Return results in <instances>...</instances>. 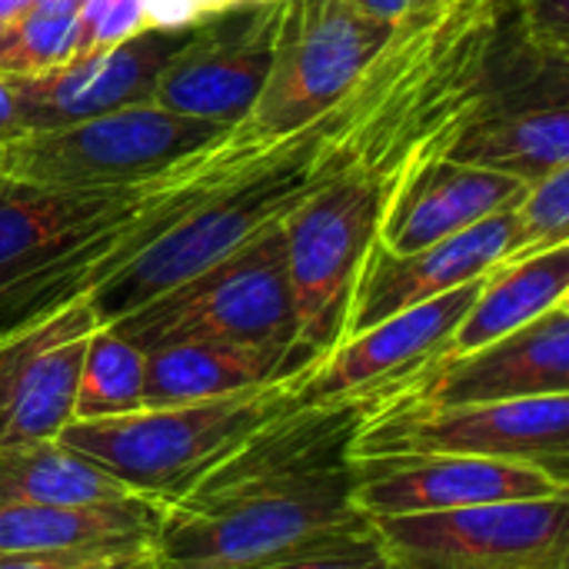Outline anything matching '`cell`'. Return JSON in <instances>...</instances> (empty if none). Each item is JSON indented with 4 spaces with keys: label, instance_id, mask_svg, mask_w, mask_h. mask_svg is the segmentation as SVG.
Masks as SVG:
<instances>
[{
    "label": "cell",
    "instance_id": "6da1fadb",
    "mask_svg": "<svg viewBox=\"0 0 569 569\" xmlns=\"http://www.w3.org/2000/svg\"><path fill=\"white\" fill-rule=\"evenodd\" d=\"M293 133L247 117L150 180L107 190H47L0 180V337L37 323L93 287L103 257L147 217L180 220L273 157Z\"/></svg>",
    "mask_w": 569,
    "mask_h": 569
},
{
    "label": "cell",
    "instance_id": "7a4b0ae2",
    "mask_svg": "<svg viewBox=\"0 0 569 569\" xmlns=\"http://www.w3.org/2000/svg\"><path fill=\"white\" fill-rule=\"evenodd\" d=\"M370 100V73L347 90L320 120L297 130L273 157L217 190L170 223L150 247L103 280L87 300L100 323H113L153 297L213 267L267 227L283 223L333 177L360 163V117Z\"/></svg>",
    "mask_w": 569,
    "mask_h": 569
},
{
    "label": "cell",
    "instance_id": "3957f363",
    "mask_svg": "<svg viewBox=\"0 0 569 569\" xmlns=\"http://www.w3.org/2000/svg\"><path fill=\"white\" fill-rule=\"evenodd\" d=\"M370 527L353 500V467L283 487L180 497L163 507L153 569H257Z\"/></svg>",
    "mask_w": 569,
    "mask_h": 569
},
{
    "label": "cell",
    "instance_id": "277c9868",
    "mask_svg": "<svg viewBox=\"0 0 569 569\" xmlns=\"http://www.w3.org/2000/svg\"><path fill=\"white\" fill-rule=\"evenodd\" d=\"M297 377L197 403L70 420L57 440L90 457L137 497L170 507L257 427L293 407Z\"/></svg>",
    "mask_w": 569,
    "mask_h": 569
},
{
    "label": "cell",
    "instance_id": "5b68a950",
    "mask_svg": "<svg viewBox=\"0 0 569 569\" xmlns=\"http://www.w3.org/2000/svg\"><path fill=\"white\" fill-rule=\"evenodd\" d=\"M107 327L140 353L197 340L300 347L283 223L267 227L213 267Z\"/></svg>",
    "mask_w": 569,
    "mask_h": 569
},
{
    "label": "cell",
    "instance_id": "8992f818",
    "mask_svg": "<svg viewBox=\"0 0 569 569\" xmlns=\"http://www.w3.org/2000/svg\"><path fill=\"white\" fill-rule=\"evenodd\" d=\"M397 187L387 167L353 163L283 220L297 343L313 360L343 340L357 273Z\"/></svg>",
    "mask_w": 569,
    "mask_h": 569
},
{
    "label": "cell",
    "instance_id": "52a82bcc",
    "mask_svg": "<svg viewBox=\"0 0 569 569\" xmlns=\"http://www.w3.org/2000/svg\"><path fill=\"white\" fill-rule=\"evenodd\" d=\"M227 127L157 103L120 107L80 123L0 143V180L47 190L130 187L217 140Z\"/></svg>",
    "mask_w": 569,
    "mask_h": 569
},
{
    "label": "cell",
    "instance_id": "ba28073f",
    "mask_svg": "<svg viewBox=\"0 0 569 569\" xmlns=\"http://www.w3.org/2000/svg\"><path fill=\"white\" fill-rule=\"evenodd\" d=\"M367 457H490L569 483V393L460 407H420L393 393L353 440V460Z\"/></svg>",
    "mask_w": 569,
    "mask_h": 569
},
{
    "label": "cell",
    "instance_id": "9c48e42d",
    "mask_svg": "<svg viewBox=\"0 0 569 569\" xmlns=\"http://www.w3.org/2000/svg\"><path fill=\"white\" fill-rule=\"evenodd\" d=\"M393 27L347 0H283L270 77L247 120L280 137L320 120L377 60Z\"/></svg>",
    "mask_w": 569,
    "mask_h": 569
},
{
    "label": "cell",
    "instance_id": "30bf717a",
    "mask_svg": "<svg viewBox=\"0 0 569 569\" xmlns=\"http://www.w3.org/2000/svg\"><path fill=\"white\" fill-rule=\"evenodd\" d=\"M390 569H569V500L483 503L373 520Z\"/></svg>",
    "mask_w": 569,
    "mask_h": 569
},
{
    "label": "cell",
    "instance_id": "8fae6325",
    "mask_svg": "<svg viewBox=\"0 0 569 569\" xmlns=\"http://www.w3.org/2000/svg\"><path fill=\"white\" fill-rule=\"evenodd\" d=\"M280 13L283 0H263L197 20L160 70L150 103L223 127L240 123L270 77Z\"/></svg>",
    "mask_w": 569,
    "mask_h": 569
},
{
    "label": "cell",
    "instance_id": "7c38bea8",
    "mask_svg": "<svg viewBox=\"0 0 569 569\" xmlns=\"http://www.w3.org/2000/svg\"><path fill=\"white\" fill-rule=\"evenodd\" d=\"M483 277L427 303L400 310L353 337H343L317 367L297 377L293 407L333 403L377 390H400L433 360L467 317Z\"/></svg>",
    "mask_w": 569,
    "mask_h": 569
},
{
    "label": "cell",
    "instance_id": "4fadbf2b",
    "mask_svg": "<svg viewBox=\"0 0 569 569\" xmlns=\"http://www.w3.org/2000/svg\"><path fill=\"white\" fill-rule=\"evenodd\" d=\"M103 327L87 297L0 337V450L57 440L73 420L80 363Z\"/></svg>",
    "mask_w": 569,
    "mask_h": 569
},
{
    "label": "cell",
    "instance_id": "5bb4252c",
    "mask_svg": "<svg viewBox=\"0 0 569 569\" xmlns=\"http://www.w3.org/2000/svg\"><path fill=\"white\" fill-rule=\"evenodd\" d=\"M569 483L513 460L490 457H367L353 460V500L370 517L440 513L483 503L550 500Z\"/></svg>",
    "mask_w": 569,
    "mask_h": 569
},
{
    "label": "cell",
    "instance_id": "9a60e30c",
    "mask_svg": "<svg viewBox=\"0 0 569 569\" xmlns=\"http://www.w3.org/2000/svg\"><path fill=\"white\" fill-rule=\"evenodd\" d=\"M557 393H569V300L473 353L433 360L400 390V400L460 407Z\"/></svg>",
    "mask_w": 569,
    "mask_h": 569
},
{
    "label": "cell",
    "instance_id": "2e32d148",
    "mask_svg": "<svg viewBox=\"0 0 569 569\" xmlns=\"http://www.w3.org/2000/svg\"><path fill=\"white\" fill-rule=\"evenodd\" d=\"M193 27L143 30L110 50L77 57L47 73H33V77L7 73L23 130L27 133L53 130L120 107L150 103L160 70L187 43Z\"/></svg>",
    "mask_w": 569,
    "mask_h": 569
},
{
    "label": "cell",
    "instance_id": "e0dca14e",
    "mask_svg": "<svg viewBox=\"0 0 569 569\" xmlns=\"http://www.w3.org/2000/svg\"><path fill=\"white\" fill-rule=\"evenodd\" d=\"M513 243V210L493 213L447 240L413 253H390L380 240L363 257L353 283L343 337H353L400 310L450 293L500 267Z\"/></svg>",
    "mask_w": 569,
    "mask_h": 569
},
{
    "label": "cell",
    "instance_id": "ac0fdd59",
    "mask_svg": "<svg viewBox=\"0 0 569 569\" xmlns=\"http://www.w3.org/2000/svg\"><path fill=\"white\" fill-rule=\"evenodd\" d=\"M527 190L530 183L510 173L457 163L450 157H430L417 163L393 190L377 240L390 253H413L493 213L513 210Z\"/></svg>",
    "mask_w": 569,
    "mask_h": 569
},
{
    "label": "cell",
    "instance_id": "d6986e66",
    "mask_svg": "<svg viewBox=\"0 0 569 569\" xmlns=\"http://www.w3.org/2000/svg\"><path fill=\"white\" fill-rule=\"evenodd\" d=\"M303 347H260V343H173L147 353L143 407H177L227 397L237 390L287 380L317 367Z\"/></svg>",
    "mask_w": 569,
    "mask_h": 569
},
{
    "label": "cell",
    "instance_id": "ffe728a7",
    "mask_svg": "<svg viewBox=\"0 0 569 569\" xmlns=\"http://www.w3.org/2000/svg\"><path fill=\"white\" fill-rule=\"evenodd\" d=\"M443 157L537 183L547 173L569 167V100L520 103L483 113L457 133Z\"/></svg>",
    "mask_w": 569,
    "mask_h": 569
},
{
    "label": "cell",
    "instance_id": "44dd1931",
    "mask_svg": "<svg viewBox=\"0 0 569 569\" xmlns=\"http://www.w3.org/2000/svg\"><path fill=\"white\" fill-rule=\"evenodd\" d=\"M569 300V243L500 263L483 277L467 317L447 340L440 360L473 353Z\"/></svg>",
    "mask_w": 569,
    "mask_h": 569
},
{
    "label": "cell",
    "instance_id": "7402d4cb",
    "mask_svg": "<svg viewBox=\"0 0 569 569\" xmlns=\"http://www.w3.org/2000/svg\"><path fill=\"white\" fill-rule=\"evenodd\" d=\"M160 520L163 507L147 497L83 507L0 503V553L63 550L117 540H157Z\"/></svg>",
    "mask_w": 569,
    "mask_h": 569
},
{
    "label": "cell",
    "instance_id": "603a6c76",
    "mask_svg": "<svg viewBox=\"0 0 569 569\" xmlns=\"http://www.w3.org/2000/svg\"><path fill=\"white\" fill-rule=\"evenodd\" d=\"M127 497L137 493L60 440H37L0 450V503L83 507Z\"/></svg>",
    "mask_w": 569,
    "mask_h": 569
},
{
    "label": "cell",
    "instance_id": "cb8c5ba5",
    "mask_svg": "<svg viewBox=\"0 0 569 569\" xmlns=\"http://www.w3.org/2000/svg\"><path fill=\"white\" fill-rule=\"evenodd\" d=\"M143 373H147V353H140L113 327L107 323L97 327L90 333V343L80 363L73 420H103V417L140 410Z\"/></svg>",
    "mask_w": 569,
    "mask_h": 569
},
{
    "label": "cell",
    "instance_id": "d4e9b609",
    "mask_svg": "<svg viewBox=\"0 0 569 569\" xmlns=\"http://www.w3.org/2000/svg\"><path fill=\"white\" fill-rule=\"evenodd\" d=\"M77 37H80L77 13L27 7L0 33V73L33 77V73L57 70L77 57Z\"/></svg>",
    "mask_w": 569,
    "mask_h": 569
},
{
    "label": "cell",
    "instance_id": "484cf974",
    "mask_svg": "<svg viewBox=\"0 0 569 569\" xmlns=\"http://www.w3.org/2000/svg\"><path fill=\"white\" fill-rule=\"evenodd\" d=\"M569 243V167L530 183L527 197L513 207V243L503 263Z\"/></svg>",
    "mask_w": 569,
    "mask_h": 569
},
{
    "label": "cell",
    "instance_id": "4316f807",
    "mask_svg": "<svg viewBox=\"0 0 569 569\" xmlns=\"http://www.w3.org/2000/svg\"><path fill=\"white\" fill-rule=\"evenodd\" d=\"M0 569H153V540L0 553Z\"/></svg>",
    "mask_w": 569,
    "mask_h": 569
},
{
    "label": "cell",
    "instance_id": "83f0119b",
    "mask_svg": "<svg viewBox=\"0 0 569 569\" xmlns=\"http://www.w3.org/2000/svg\"><path fill=\"white\" fill-rule=\"evenodd\" d=\"M257 569H390L383 553H380V543H377V533L373 527L370 530H360V533H350V537H340L333 543H323V547H310V550H300V553H290L283 560H273L267 567Z\"/></svg>",
    "mask_w": 569,
    "mask_h": 569
},
{
    "label": "cell",
    "instance_id": "f1b7e54d",
    "mask_svg": "<svg viewBox=\"0 0 569 569\" xmlns=\"http://www.w3.org/2000/svg\"><path fill=\"white\" fill-rule=\"evenodd\" d=\"M143 10L150 30H180L197 23L193 0H143Z\"/></svg>",
    "mask_w": 569,
    "mask_h": 569
},
{
    "label": "cell",
    "instance_id": "f546056e",
    "mask_svg": "<svg viewBox=\"0 0 569 569\" xmlns=\"http://www.w3.org/2000/svg\"><path fill=\"white\" fill-rule=\"evenodd\" d=\"M350 7H357L360 13L383 20V23H400L407 13L420 10V7H433L440 0H347Z\"/></svg>",
    "mask_w": 569,
    "mask_h": 569
},
{
    "label": "cell",
    "instance_id": "4dcf8cb0",
    "mask_svg": "<svg viewBox=\"0 0 569 569\" xmlns=\"http://www.w3.org/2000/svg\"><path fill=\"white\" fill-rule=\"evenodd\" d=\"M23 120H20V110H17V97H13V87H10V77L0 73V143L13 140V137H23Z\"/></svg>",
    "mask_w": 569,
    "mask_h": 569
},
{
    "label": "cell",
    "instance_id": "1f68e13d",
    "mask_svg": "<svg viewBox=\"0 0 569 569\" xmlns=\"http://www.w3.org/2000/svg\"><path fill=\"white\" fill-rule=\"evenodd\" d=\"M247 3H263V0H193L197 20L213 17V13H223V10H233V7H247Z\"/></svg>",
    "mask_w": 569,
    "mask_h": 569
},
{
    "label": "cell",
    "instance_id": "d6a6232c",
    "mask_svg": "<svg viewBox=\"0 0 569 569\" xmlns=\"http://www.w3.org/2000/svg\"><path fill=\"white\" fill-rule=\"evenodd\" d=\"M30 7V0H0V33Z\"/></svg>",
    "mask_w": 569,
    "mask_h": 569
},
{
    "label": "cell",
    "instance_id": "836d02e7",
    "mask_svg": "<svg viewBox=\"0 0 569 569\" xmlns=\"http://www.w3.org/2000/svg\"><path fill=\"white\" fill-rule=\"evenodd\" d=\"M83 0H30L37 10H53V13H77Z\"/></svg>",
    "mask_w": 569,
    "mask_h": 569
}]
</instances>
